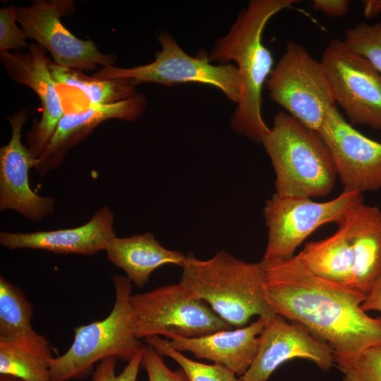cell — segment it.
Returning <instances> with one entry per match:
<instances>
[{
    "instance_id": "603a6c76",
    "label": "cell",
    "mask_w": 381,
    "mask_h": 381,
    "mask_svg": "<svg viewBox=\"0 0 381 381\" xmlns=\"http://www.w3.org/2000/svg\"><path fill=\"white\" fill-rule=\"evenodd\" d=\"M33 308L24 293L0 277V339H7L32 329Z\"/></svg>"
},
{
    "instance_id": "4316f807",
    "label": "cell",
    "mask_w": 381,
    "mask_h": 381,
    "mask_svg": "<svg viewBox=\"0 0 381 381\" xmlns=\"http://www.w3.org/2000/svg\"><path fill=\"white\" fill-rule=\"evenodd\" d=\"M16 7L11 6L0 9V50H21L28 46L27 35L18 27Z\"/></svg>"
},
{
    "instance_id": "9c48e42d",
    "label": "cell",
    "mask_w": 381,
    "mask_h": 381,
    "mask_svg": "<svg viewBox=\"0 0 381 381\" xmlns=\"http://www.w3.org/2000/svg\"><path fill=\"white\" fill-rule=\"evenodd\" d=\"M135 336L199 337L232 326L181 283L162 286L130 298Z\"/></svg>"
},
{
    "instance_id": "7a4b0ae2",
    "label": "cell",
    "mask_w": 381,
    "mask_h": 381,
    "mask_svg": "<svg viewBox=\"0 0 381 381\" xmlns=\"http://www.w3.org/2000/svg\"><path fill=\"white\" fill-rule=\"evenodd\" d=\"M298 0H251L238 13L227 34L219 37L207 53L218 64L234 61L240 79V96L230 125L235 133L262 143L269 131L262 116V92L274 67L270 51L262 42L268 21Z\"/></svg>"
},
{
    "instance_id": "9a60e30c",
    "label": "cell",
    "mask_w": 381,
    "mask_h": 381,
    "mask_svg": "<svg viewBox=\"0 0 381 381\" xmlns=\"http://www.w3.org/2000/svg\"><path fill=\"white\" fill-rule=\"evenodd\" d=\"M45 50L40 44L32 43L25 53H0L1 61L8 75L17 83L31 88L41 102V119L27 134L28 149L35 158L45 150L65 113L57 84L49 68Z\"/></svg>"
},
{
    "instance_id": "4dcf8cb0",
    "label": "cell",
    "mask_w": 381,
    "mask_h": 381,
    "mask_svg": "<svg viewBox=\"0 0 381 381\" xmlns=\"http://www.w3.org/2000/svg\"><path fill=\"white\" fill-rule=\"evenodd\" d=\"M361 308L365 312L369 310L381 312V276L367 294Z\"/></svg>"
},
{
    "instance_id": "52a82bcc",
    "label": "cell",
    "mask_w": 381,
    "mask_h": 381,
    "mask_svg": "<svg viewBox=\"0 0 381 381\" xmlns=\"http://www.w3.org/2000/svg\"><path fill=\"white\" fill-rule=\"evenodd\" d=\"M157 39L162 49L155 53L151 63L131 68L102 67L93 76L107 80L126 79L135 85L142 83L169 87L183 83L208 85L219 90L229 100L237 104L240 79L236 65L232 63L214 65L204 50L192 56L167 31H160Z\"/></svg>"
},
{
    "instance_id": "8992f818",
    "label": "cell",
    "mask_w": 381,
    "mask_h": 381,
    "mask_svg": "<svg viewBox=\"0 0 381 381\" xmlns=\"http://www.w3.org/2000/svg\"><path fill=\"white\" fill-rule=\"evenodd\" d=\"M115 301L103 320L74 328V339L68 349L50 362V381L81 378L93 365L114 357L129 361L145 344L133 329L130 298L131 284L127 278L113 275Z\"/></svg>"
},
{
    "instance_id": "7402d4cb",
    "label": "cell",
    "mask_w": 381,
    "mask_h": 381,
    "mask_svg": "<svg viewBox=\"0 0 381 381\" xmlns=\"http://www.w3.org/2000/svg\"><path fill=\"white\" fill-rule=\"evenodd\" d=\"M48 65L57 85L78 89L86 96L90 104L115 103L137 94L136 85L126 79L90 77L80 70L63 67L49 60Z\"/></svg>"
},
{
    "instance_id": "44dd1931",
    "label": "cell",
    "mask_w": 381,
    "mask_h": 381,
    "mask_svg": "<svg viewBox=\"0 0 381 381\" xmlns=\"http://www.w3.org/2000/svg\"><path fill=\"white\" fill-rule=\"evenodd\" d=\"M52 351L48 340L34 329L0 339V374L23 381H50Z\"/></svg>"
},
{
    "instance_id": "ba28073f",
    "label": "cell",
    "mask_w": 381,
    "mask_h": 381,
    "mask_svg": "<svg viewBox=\"0 0 381 381\" xmlns=\"http://www.w3.org/2000/svg\"><path fill=\"white\" fill-rule=\"evenodd\" d=\"M265 85L274 102L317 132L329 109L336 107L332 87L321 61L295 42L286 43Z\"/></svg>"
},
{
    "instance_id": "3957f363",
    "label": "cell",
    "mask_w": 381,
    "mask_h": 381,
    "mask_svg": "<svg viewBox=\"0 0 381 381\" xmlns=\"http://www.w3.org/2000/svg\"><path fill=\"white\" fill-rule=\"evenodd\" d=\"M296 255L314 274L368 294L381 276V210L363 203Z\"/></svg>"
},
{
    "instance_id": "484cf974",
    "label": "cell",
    "mask_w": 381,
    "mask_h": 381,
    "mask_svg": "<svg viewBox=\"0 0 381 381\" xmlns=\"http://www.w3.org/2000/svg\"><path fill=\"white\" fill-rule=\"evenodd\" d=\"M337 368L343 381H381V344L369 347L356 359Z\"/></svg>"
},
{
    "instance_id": "d6986e66",
    "label": "cell",
    "mask_w": 381,
    "mask_h": 381,
    "mask_svg": "<svg viewBox=\"0 0 381 381\" xmlns=\"http://www.w3.org/2000/svg\"><path fill=\"white\" fill-rule=\"evenodd\" d=\"M271 318L259 317L249 325L199 337L173 336L168 342L177 351H188L197 358L213 361L241 377L251 365L258 351L260 335Z\"/></svg>"
},
{
    "instance_id": "f1b7e54d",
    "label": "cell",
    "mask_w": 381,
    "mask_h": 381,
    "mask_svg": "<svg viewBox=\"0 0 381 381\" xmlns=\"http://www.w3.org/2000/svg\"><path fill=\"white\" fill-rule=\"evenodd\" d=\"M142 365L147 373L148 381H188L181 369L171 370L162 356L148 344L143 347Z\"/></svg>"
},
{
    "instance_id": "d6a6232c",
    "label": "cell",
    "mask_w": 381,
    "mask_h": 381,
    "mask_svg": "<svg viewBox=\"0 0 381 381\" xmlns=\"http://www.w3.org/2000/svg\"><path fill=\"white\" fill-rule=\"evenodd\" d=\"M0 381H23V380L19 378L13 377V376L1 375Z\"/></svg>"
},
{
    "instance_id": "7c38bea8",
    "label": "cell",
    "mask_w": 381,
    "mask_h": 381,
    "mask_svg": "<svg viewBox=\"0 0 381 381\" xmlns=\"http://www.w3.org/2000/svg\"><path fill=\"white\" fill-rule=\"evenodd\" d=\"M71 4L64 0L35 1L16 7V20L27 37L48 50L59 66L87 71L98 65L114 66L115 55L99 52L90 40L78 39L61 23V17Z\"/></svg>"
},
{
    "instance_id": "cb8c5ba5",
    "label": "cell",
    "mask_w": 381,
    "mask_h": 381,
    "mask_svg": "<svg viewBox=\"0 0 381 381\" xmlns=\"http://www.w3.org/2000/svg\"><path fill=\"white\" fill-rule=\"evenodd\" d=\"M144 340L161 356H168L176 361L188 381H243L240 377H237L234 372L222 365L205 364L188 358L181 351L171 347L167 339H162L159 336H151Z\"/></svg>"
},
{
    "instance_id": "e0dca14e",
    "label": "cell",
    "mask_w": 381,
    "mask_h": 381,
    "mask_svg": "<svg viewBox=\"0 0 381 381\" xmlns=\"http://www.w3.org/2000/svg\"><path fill=\"white\" fill-rule=\"evenodd\" d=\"M146 99L136 95L111 104H89L82 110L64 113L34 169L41 176L55 169L61 164L68 148L77 144L102 122L118 119L132 121L145 111Z\"/></svg>"
},
{
    "instance_id": "8fae6325",
    "label": "cell",
    "mask_w": 381,
    "mask_h": 381,
    "mask_svg": "<svg viewBox=\"0 0 381 381\" xmlns=\"http://www.w3.org/2000/svg\"><path fill=\"white\" fill-rule=\"evenodd\" d=\"M320 61L336 104L344 111L350 122L381 130V73L339 39L329 42Z\"/></svg>"
},
{
    "instance_id": "5b68a950",
    "label": "cell",
    "mask_w": 381,
    "mask_h": 381,
    "mask_svg": "<svg viewBox=\"0 0 381 381\" xmlns=\"http://www.w3.org/2000/svg\"><path fill=\"white\" fill-rule=\"evenodd\" d=\"M262 144L274 169L277 195L323 197L332 190L337 173L320 134L279 111Z\"/></svg>"
},
{
    "instance_id": "30bf717a",
    "label": "cell",
    "mask_w": 381,
    "mask_h": 381,
    "mask_svg": "<svg viewBox=\"0 0 381 381\" xmlns=\"http://www.w3.org/2000/svg\"><path fill=\"white\" fill-rule=\"evenodd\" d=\"M363 202V194L357 191L343 190L337 198L322 202L274 194L263 207L268 235L262 260L291 258L297 247L318 227L332 222L339 224Z\"/></svg>"
},
{
    "instance_id": "ffe728a7",
    "label": "cell",
    "mask_w": 381,
    "mask_h": 381,
    "mask_svg": "<svg viewBox=\"0 0 381 381\" xmlns=\"http://www.w3.org/2000/svg\"><path fill=\"white\" fill-rule=\"evenodd\" d=\"M105 251L109 260L122 269L139 288L148 282L158 267L166 265L182 267L186 258L182 253L163 247L150 232L126 238L115 236Z\"/></svg>"
},
{
    "instance_id": "4fadbf2b",
    "label": "cell",
    "mask_w": 381,
    "mask_h": 381,
    "mask_svg": "<svg viewBox=\"0 0 381 381\" xmlns=\"http://www.w3.org/2000/svg\"><path fill=\"white\" fill-rule=\"evenodd\" d=\"M325 143L344 190L361 193L381 188V143L349 124L330 108L318 132Z\"/></svg>"
},
{
    "instance_id": "f546056e",
    "label": "cell",
    "mask_w": 381,
    "mask_h": 381,
    "mask_svg": "<svg viewBox=\"0 0 381 381\" xmlns=\"http://www.w3.org/2000/svg\"><path fill=\"white\" fill-rule=\"evenodd\" d=\"M348 0H314L312 6L314 10L320 11L331 18L344 16L349 8Z\"/></svg>"
},
{
    "instance_id": "ac0fdd59",
    "label": "cell",
    "mask_w": 381,
    "mask_h": 381,
    "mask_svg": "<svg viewBox=\"0 0 381 381\" xmlns=\"http://www.w3.org/2000/svg\"><path fill=\"white\" fill-rule=\"evenodd\" d=\"M114 214L105 206L99 209L83 225L71 229L30 233H0V243L9 249L32 248L58 254L92 255L106 250L116 236Z\"/></svg>"
},
{
    "instance_id": "83f0119b",
    "label": "cell",
    "mask_w": 381,
    "mask_h": 381,
    "mask_svg": "<svg viewBox=\"0 0 381 381\" xmlns=\"http://www.w3.org/2000/svg\"><path fill=\"white\" fill-rule=\"evenodd\" d=\"M143 353V348L128 362L119 375L115 373L118 360L116 358L110 357L102 360L97 365L91 381H136L142 365Z\"/></svg>"
},
{
    "instance_id": "2e32d148",
    "label": "cell",
    "mask_w": 381,
    "mask_h": 381,
    "mask_svg": "<svg viewBox=\"0 0 381 381\" xmlns=\"http://www.w3.org/2000/svg\"><path fill=\"white\" fill-rule=\"evenodd\" d=\"M25 110L8 117L12 135L0 149V210H14L25 218L39 221L54 211L51 197H42L30 186L28 172L37 158L22 143L21 131L26 121Z\"/></svg>"
},
{
    "instance_id": "5bb4252c",
    "label": "cell",
    "mask_w": 381,
    "mask_h": 381,
    "mask_svg": "<svg viewBox=\"0 0 381 381\" xmlns=\"http://www.w3.org/2000/svg\"><path fill=\"white\" fill-rule=\"evenodd\" d=\"M304 358L328 370L335 365L333 351L316 338L303 325L276 314L270 319L260 335L255 356L243 381H267L274 371L293 358Z\"/></svg>"
},
{
    "instance_id": "6da1fadb",
    "label": "cell",
    "mask_w": 381,
    "mask_h": 381,
    "mask_svg": "<svg viewBox=\"0 0 381 381\" xmlns=\"http://www.w3.org/2000/svg\"><path fill=\"white\" fill-rule=\"evenodd\" d=\"M262 261L265 296L272 310L327 343L337 367L381 344V317L372 318L361 308L367 294L314 274L297 255Z\"/></svg>"
},
{
    "instance_id": "d4e9b609",
    "label": "cell",
    "mask_w": 381,
    "mask_h": 381,
    "mask_svg": "<svg viewBox=\"0 0 381 381\" xmlns=\"http://www.w3.org/2000/svg\"><path fill=\"white\" fill-rule=\"evenodd\" d=\"M344 42L381 73V22L361 23L346 30Z\"/></svg>"
},
{
    "instance_id": "1f68e13d",
    "label": "cell",
    "mask_w": 381,
    "mask_h": 381,
    "mask_svg": "<svg viewBox=\"0 0 381 381\" xmlns=\"http://www.w3.org/2000/svg\"><path fill=\"white\" fill-rule=\"evenodd\" d=\"M362 3L366 18L375 17L381 12V0H365Z\"/></svg>"
},
{
    "instance_id": "277c9868",
    "label": "cell",
    "mask_w": 381,
    "mask_h": 381,
    "mask_svg": "<svg viewBox=\"0 0 381 381\" xmlns=\"http://www.w3.org/2000/svg\"><path fill=\"white\" fill-rule=\"evenodd\" d=\"M180 282L232 327H244L253 316L276 314L265 296V264L243 261L225 250L202 260L186 255Z\"/></svg>"
}]
</instances>
